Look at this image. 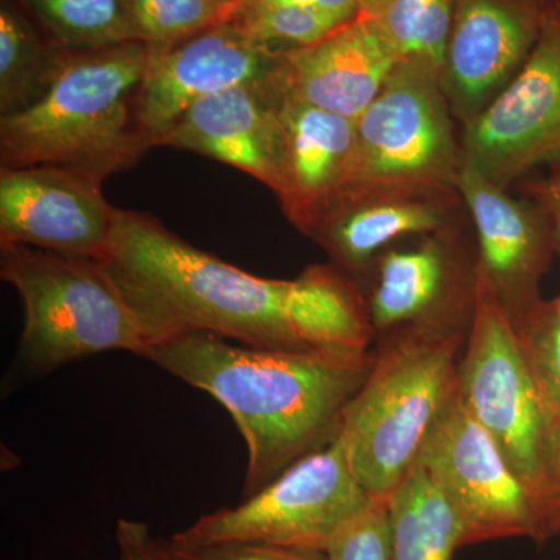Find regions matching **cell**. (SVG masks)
<instances>
[{
	"instance_id": "1",
	"label": "cell",
	"mask_w": 560,
	"mask_h": 560,
	"mask_svg": "<svg viewBox=\"0 0 560 560\" xmlns=\"http://www.w3.org/2000/svg\"><path fill=\"white\" fill-rule=\"evenodd\" d=\"M103 260L161 341L206 331L250 348L359 353L375 334L360 283L331 261L294 279L260 278L190 245L151 213L124 209Z\"/></svg>"
},
{
	"instance_id": "2",
	"label": "cell",
	"mask_w": 560,
	"mask_h": 560,
	"mask_svg": "<svg viewBox=\"0 0 560 560\" xmlns=\"http://www.w3.org/2000/svg\"><path fill=\"white\" fill-rule=\"evenodd\" d=\"M142 359L210 394L230 412L248 448L246 499L337 438L375 353L250 348L187 331L158 342Z\"/></svg>"
},
{
	"instance_id": "3",
	"label": "cell",
	"mask_w": 560,
	"mask_h": 560,
	"mask_svg": "<svg viewBox=\"0 0 560 560\" xmlns=\"http://www.w3.org/2000/svg\"><path fill=\"white\" fill-rule=\"evenodd\" d=\"M150 47L142 40L60 50L38 101L0 116V167L60 165L106 179L142 160L135 97Z\"/></svg>"
},
{
	"instance_id": "4",
	"label": "cell",
	"mask_w": 560,
	"mask_h": 560,
	"mask_svg": "<svg viewBox=\"0 0 560 560\" xmlns=\"http://www.w3.org/2000/svg\"><path fill=\"white\" fill-rule=\"evenodd\" d=\"M470 315L396 327L375 353L366 382L342 412L340 438L357 480L388 500L418 460L420 447L458 383L464 320Z\"/></svg>"
},
{
	"instance_id": "5",
	"label": "cell",
	"mask_w": 560,
	"mask_h": 560,
	"mask_svg": "<svg viewBox=\"0 0 560 560\" xmlns=\"http://www.w3.org/2000/svg\"><path fill=\"white\" fill-rule=\"evenodd\" d=\"M0 278L24 302L18 357L28 374L47 375L109 350L143 357L161 341L103 259L0 243Z\"/></svg>"
},
{
	"instance_id": "6",
	"label": "cell",
	"mask_w": 560,
	"mask_h": 560,
	"mask_svg": "<svg viewBox=\"0 0 560 560\" xmlns=\"http://www.w3.org/2000/svg\"><path fill=\"white\" fill-rule=\"evenodd\" d=\"M458 127L440 66L429 58H404L355 120L352 156L337 200L460 195Z\"/></svg>"
},
{
	"instance_id": "7",
	"label": "cell",
	"mask_w": 560,
	"mask_h": 560,
	"mask_svg": "<svg viewBox=\"0 0 560 560\" xmlns=\"http://www.w3.org/2000/svg\"><path fill=\"white\" fill-rule=\"evenodd\" d=\"M372 500L357 480L337 434L237 506L201 515L171 539L183 545L243 541L326 552L334 537Z\"/></svg>"
},
{
	"instance_id": "8",
	"label": "cell",
	"mask_w": 560,
	"mask_h": 560,
	"mask_svg": "<svg viewBox=\"0 0 560 560\" xmlns=\"http://www.w3.org/2000/svg\"><path fill=\"white\" fill-rule=\"evenodd\" d=\"M458 394L471 418L499 445L536 506L547 420L510 313L478 268L469 338L458 366Z\"/></svg>"
},
{
	"instance_id": "9",
	"label": "cell",
	"mask_w": 560,
	"mask_h": 560,
	"mask_svg": "<svg viewBox=\"0 0 560 560\" xmlns=\"http://www.w3.org/2000/svg\"><path fill=\"white\" fill-rule=\"evenodd\" d=\"M418 463L455 511L463 547L510 537L537 540L529 492L464 407L458 383L427 433Z\"/></svg>"
},
{
	"instance_id": "10",
	"label": "cell",
	"mask_w": 560,
	"mask_h": 560,
	"mask_svg": "<svg viewBox=\"0 0 560 560\" xmlns=\"http://www.w3.org/2000/svg\"><path fill=\"white\" fill-rule=\"evenodd\" d=\"M464 164L508 190L544 164L560 162V0L521 72L460 131Z\"/></svg>"
},
{
	"instance_id": "11",
	"label": "cell",
	"mask_w": 560,
	"mask_h": 560,
	"mask_svg": "<svg viewBox=\"0 0 560 560\" xmlns=\"http://www.w3.org/2000/svg\"><path fill=\"white\" fill-rule=\"evenodd\" d=\"M283 50L228 16L162 49H151L135 97L139 131L151 149L201 98L267 80Z\"/></svg>"
},
{
	"instance_id": "12",
	"label": "cell",
	"mask_w": 560,
	"mask_h": 560,
	"mask_svg": "<svg viewBox=\"0 0 560 560\" xmlns=\"http://www.w3.org/2000/svg\"><path fill=\"white\" fill-rule=\"evenodd\" d=\"M551 0H455L441 84L460 131L521 72Z\"/></svg>"
},
{
	"instance_id": "13",
	"label": "cell",
	"mask_w": 560,
	"mask_h": 560,
	"mask_svg": "<svg viewBox=\"0 0 560 560\" xmlns=\"http://www.w3.org/2000/svg\"><path fill=\"white\" fill-rule=\"evenodd\" d=\"M103 183L60 165L0 167V243L105 259L117 208Z\"/></svg>"
},
{
	"instance_id": "14",
	"label": "cell",
	"mask_w": 560,
	"mask_h": 560,
	"mask_svg": "<svg viewBox=\"0 0 560 560\" xmlns=\"http://www.w3.org/2000/svg\"><path fill=\"white\" fill-rule=\"evenodd\" d=\"M458 187L477 237V268L514 323L541 300L539 280L556 250L550 215L533 198L511 197L466 164Z\"/></svg>"
},
{
	"instance_id": "15",
	"label": "cell",
	"mask_w": 560,
	"mask_h": 560,
	"mask_svg": "<svg viewBox=\"0 0 560 560\" xmlns=\"http://www.w3.org/2000/svg\"><path fill=\"white\" fill-rule=\"evenodd\" d=\"M400 60L381 28L359 14L316 43L283 50L270 81L283 97L357 120Z\"/></svg>"
},
{
	"instance_id": "16",
	"label": "cell",
	"mask_w": 560,
	"mask_h": 560,
	"mask_svg": "<svg viewBox=\"0 0 560 560\" xmlns=\"http://www.w3.org/2000/svg\"><path fill=\"white\" fill-rule=\"evenodd\" d=\"M425 235L419 246L390 249L375 260L370 298L371 323L386 331L418 320L470 315L474 308V270H464L459 257L463 223Z\"/></svg>"
},
{
	"instance_id": "17",
	"label": "cell",
	"mask_w": 560,
	"mask_h": 560,
	"mask_svg": "<svg viewBox=\"0 0 560 560\" xmlns=\"http://www.w3.org/2000/svg\"><path fill=\"white\" fill-rule=\"evenodd\" d=\"M272 91L279 121V186L275 195L283 215L307 237L340 197L355 142V120Z\"/></svg>"
},
{
	"instance_id": "18",
	"label": "cell",
	"mask_w": 560,
	"mask_h": 560,
	"mask_svg": "<svg viewBox=\"0 0 560 560\" xmlns=\"http://www.w3.org/2000/svg\"><path fill=\"white\" fill-rule=\"evenodd\" d=\"M158 147L191 151L238 168L276 194L279 121L270 77L201 98Z\"/></svg>"
},
{
	"instance_id": "19",
	"label": "cell",
	"mask_w": 560,
	"mask_h": 560,
	"mask_svg": "<svg viewBox=\"0 0 560 560\" xmlns=\"http://www.w3.org/2000/svg\"><path fill=\"white\" fill-rule=\"evenodd\" d=\"M467 217L463 197L341 198L316 221L307 237L331 264L359 282L382 250L410 235L434 234Z\"/></svg>"
},
{
	"instance_id": "20",
	"label": "cell",
	"mask_w": 560,
	"mask_h": 560,
	"mask_svg": "<svg viewBox=\"0 0 560 560\" xmlns=\"http://www.w3.org/2000/svg\"><path fill=\"white\" fill-rule=\"evenodd\" d=\"M386 503L390 560H452L463 547L455 511L418 460Z\"/></svg>"
},
{
	"instance_id": "21",
	"label": "cell",
	"mask_w": 560,
	"mask_h": 560,
	"mask_svg": "<svg viewBox=\"0 0 560 560\" xmlns=\"http://www.w3.org/2000/svg\"><path fill=\"white\" fill-rule=\"evenodd\" d=\"M58 51L21 7L0 0V116L38 101Z\"/></svg>"
},
{
	"instance_id": "22",
	"label": "cell",
	"mask_w": 560,
	"mask_h": 560,
	"mask_svg": "<svg viewBox=\"0 0 560 560\" xmlns=\"http://www.w3.org/2000/svg\"><path fill=\"white\" fill-rule=\"evenodd\" d=\"M60 50L140 40L127 0H13Z\"/></svg>"
},
{
	"instance_id": "23",
	"label": "cell",
	"mask_w": 560,
	"mask_h": 560,
	"mask_svg": "<svg viewBox=\"0 0 560 560\" xmlns=\"http://www.w3.org/2000/svg\"><path fill=\"white\" fill-rule=\"evenodd\" d=\"M455 0H360L361 16L381 28L401 58H429L442 68Z\"/></svg>"
},
{
	"instance_id": "24",
	"label": "cell",
	"mask_w": 560,
	"mask_h": 560,
	"mask_svg": "<svg viewBox=\"0 0 560 560\" xmlns=\"http://www.w3.org/2000/svg\"><path fill=\"white\" fill-rule=\"evenodd\" d=\"M514 327L548 431L560 429V296L536 302Z\"/></svg>"
},
{
	"instance_id": "25",
	"label": "cell",
	"mask_w": 560,
	"mask_h": 560,
	"mask_svg": "<svg viewBox=\"0 0 560 560\" xmlns=\"http://www.w3.org/2000/svg\"><path fill=\"white\" fill-rule=\"evenodd\" d=\"M230 18L254 38L279 50L308 46L352 21L329 11L287 3H235Z\"/></svg>"
},
{
	"instance_id": "26",
	"label": "cell",
	"mask_w": 560,
	"mask_h": 560,
	"mask_svg": "<svg viewBox=\"0 0 560 560\" xmlns=\"http://www.w3.org/2000/svg\"><path fill=\"white\" fill-rule=\"evenodd\" d=\"M139 39L151 49L176 40L230 16L219 0H127Z\"/></svg>"
},
{
	"instance_id": "27",
	"label": "cell",
	"mask_w": 560,
	"mask_h": 560,
	"mask_svg": "<svg viewBox=\"0 0 560 560\" xmlns=\"http://www.w3.org/2000/svg\"><path fill=\"white\" fill-rule=\"evenodd\" d=\"M327 560H390L386 500L374 499L334 537Z\"/></svg>"
},
{
	"instance_id": "28",
	"label": "cell",
	"mask_w": 560,
	"mask_h": 560,
	"mask_svg": "<svg viewBox=\"0 0 560 560\" xmlns=\"http://www.w3.org/2000/svg\"><path fill=\"white\" fill-rule=\"evenodd\" d=\"M167 560H327L326 552L271 547V545L223 541V544L183 545L160 539Z\"/></svg>"
},
{
	"instance_id": "29",
	"label": "cell",
	"mask_w": 560,
	"mask_h": 560,
	"mask_svg": "<svg viewBox=\"0 0 560 560\" xmlns=\"http://www.w3.org/2000/svg\"><path fill=\"white\" fill-rule=\"evenodd\" d=\"M537 541L560 534V429L548 431L544 478L536 500Z\"/></svg>"
},
{
	"instance_id": "30",
	"label": "cell",
	"mask_w": 560,
	"mask_h": 560,
	"mask_svg": "<svg viewBox=\"0 0 560 560\" xmlns=\"http://www.w3.org/2000/svg\"><path fill=\"white\" fill-rule=\"evenodd\" d=\"M116 541L119 560H167L160 539H154L147 523L119 518Z\"/></svg>"
},
{
	"instance_id": "31",
	"label": "cell",
	"mask_w": 560,
	"mask_h": 560,
	"mask_svg": "<svg viewBox=\"0 0 560 560\" xmlns=\"http://www.w3.org/2000/svg\"><path fill=\"white\" fill-rule=\"evenodd\" d=\"M525 189L528 197L539 202L550 215L555 228L556 250L560 254V162L555 164V171L547 179L528 184Z\"/></svg>"
},
{
	"instance_id": "32",
	"label": "cell",
	"mask_w": 560,
	"mask_h": 560,
	"mask_svg": "<svg viewBox=\"0 0 560 560\" xmlns=\"http://www.w3.org/2000/svg\"><path fill=\"white\" fill-rule=\"evenodd\" d=\"M235 3H287V5L312 7V9L329 11L345 20H353L359 16L360 11V0H235Z\"/></svg>"
},
{
	"instance_id": "33",
	"label": "cell",
	"mask_w": 560,
	"mask_h": 560,
	"mask_svg": "<svg viewBox=\"0 0 560 560\" xmlns=\"http://www.w3.org/2000/svg\"><path fill=\"white\" fill-rule=\"evenodd\" d=\"M220 3H223L224 7H230L232 9V5H234L235 0H219Z\"/></svg>"
}]
</instances>
